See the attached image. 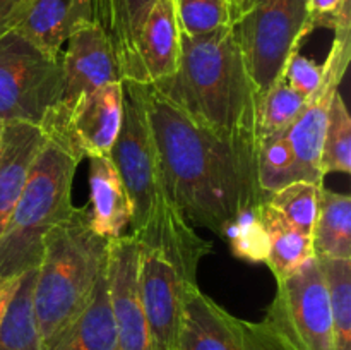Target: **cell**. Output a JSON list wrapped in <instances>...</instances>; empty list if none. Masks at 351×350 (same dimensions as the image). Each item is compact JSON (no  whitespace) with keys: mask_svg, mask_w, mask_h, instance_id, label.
<instances>
[{"mask_svg":"<svg viewBox=\"0 0 351 350\" xmlns=\"http://www.w3.org/2000/svg\"><path fill=\"white\" fill-rule=\"evenodd\" d=\"M167 191L191 225L221 237L243 209L267 199L257 177V144L195 126L151 84H143Z\"/></svg>","mask_w":351,"mask_h":350,"instance_id":"obj_1","label":"cell"},{"mask_svg":"<svg viewBox=\"0 0 351 350\" xmlns=\"http://www.w3.org/2000/svg\"><path fill=\"white\" fill-rule=\"evenodd\" d=\"M122 82L123 119L110 158L129 196L130 235L139 247L163 254L189 283L197 285L199 263L213 246L192 229L168 194L144 106L143 82Z\"/></svg>","mask_w":351,"mask_h":350,"instance_id":"obj_2","label":"cell"},{"mask_svg":"<svg viewBox=\"0 0 351 350\" xmlns=\"http://www.w3.org/2000/svg\"><path fill=\"white\" fill-rule=\"evenodd\" d=\"M151 86L195 126L216 136L256 143L261 96L245 67L233 26L201 36L182 34L178 69Z\"/></svg>","mask_w":351,"mask_h":350,"instance_id":"obj_3","label":"cell"},{"mask_svg":"<svg viewBox=\"0 0 351 350\" xmlns=\"http://www.w3.org/2000/svg\"><path fill=\"white\" fill-rule=\"evenodd\" d=\"M106 254L108 239L91 229L88 206H74L71 215L47 233L33 292L41 350L88 304L106 268Z\"/></svg>","mask_w":351,"mask_h":350,"instance_id":"obj_4","label":"cell"},{"mask_svg":"<svg viewBox=\"0 0 351 350\" xmlns=\"http://www.w3.org/2000/svg\"><path fill=\"white\" fill-rule=\"evenodd\" d=\"M81 160L48 139L0 233V277H21L38 266L43 240L74 209L72 184Z\"/></svg>","mask_w":351,"mask_h":350,"instance_id":"obj_5","label":"cell"},{"mask_svg":"<svg viewBox=\"0 0 351 350\" xmlns=\"http://www.w3.org/2000/svg\"><path fill=\"white\" fill-rule=\"evenodd\" d=\"M305 0H256L233 24L240 51L257 95L263 96L283 75L288 58L307 40Z\"/></svg>","mask_w":351,"mask_h":350,"instance_id":"obj_6","label":"cell"},{"mask_svg":"<svg viewBox=\"0 0 351 350\" xmlns=\"http://www.w3.org/2000/svg\"><path fill=\"white\" fill-rule=\"evenodd\" d=\"M62 64L17 30L0 36V124L41 126L60 100Z\"/></svg>","mask_w":351,"mask_h":350,"instance_id":"obj_7","label":"cell"},{"mask_svg":"<svg viewBox=\"0 0 351 350\" xmlns=\"http://www.w3.org/2000/svg\"><path fill=\"white\" fill-rule=\"evenodd\" d=\"M264 321L295 350H335L329 294L317 257L276 280V294Z\"/></svg>","mask_w":351,"mask_h":350,"instance_id":"obj_8","label":"cell"},{"mask_svg":"<svg viewBox=\"0 0 351 350\" xmlns=\"http://www.w3.org/2000/svg\"><path fill=\"white\" fill-rule=\"evenodd\" d=\"M123 119V82L115 81L81 96L67 112L45 117L48 139L82 158H110Z\"/></svg>","mask_w":351,"mask_h":350,"instance_id":"obj_9","label":"cell"},{"mask_svg":"<svg viewBox=\"0 0 351 350\" xmlns=\"http://www.w3.org/2000/svg\"><path fill=\"white\" fill-rule=\"evenodd\" d=\"M137 281L151 350H178L185 299L197 285L189 283L163 254L144 247H139Z\"/></svg>","mask_w":351,"mask_h":350,"instance_id":"obj_10","label":"cell"},{"mask_svg":"<svg viewBox=\"0 0 351 350\" xmlns=\"http://www.w3.org/2000/svg\"><path fill=\"white\" fill-rule=\"evenodd\" d=\"M139 244L130 233L108 239L106 280L117 331V350H151L137 281Z\"/></svg>","mask_w":351,"mask_h":350,"instance_id":"obj_11","label":"cell"},{"mask_svg":"<svg viewBox=\"0 0 351 350\" xmlns=\"http://www.w3.org/2000/svg\"><path fill=\"white\" fill-rule=\"evenodd\" d=\"M65 45L60 55V100L47 115L67 112L81 96L108 82L123 81L108 38L96 23L82 24Z\"/></svg>","mask_w":351,"mask_h":350,"instance_id":"obj_12","label":"cell"},{"mask_svg":"<svg viewBox=\"0 0 351 350\" xmlns=\"http://www.w3.org/2000/svg\"><path fill=\"white\" fill-rule=\"evenodd\" d=\"M86 23H95V0H29L14 30L60 58L69 36Z\"/></svg>","mask_w":351,"mask_h":350,"instance_id":"obj_13","label":"cell"},{"mask_svg":"<svg viewBox=\"0 0 351 350\" xmlns=\"http://www.w3.org/2000/svg\"><path fill=\"white\" fill-rule=\"evenodd\" d=\"M47 143L40 126L2 124L0 129V233L29 178L31 167Z\"/></svg>","mask_w":351,"mask_h":350,"instance_id":"obj_14","label":"cell"},{"mask_svg":"<svg viewBox=\"0 0 351 350\" xmlns=\"http://www.w3.org/2000/svg\"><path fill=\"white\" fill-rule=\"evenodd\" d=\"M178 350H243L239 318L194 287L185 299Z\"/></svg>","mask_w":351,"mask_h":350,"instance_id":"obj_15","label":"cell"},{"mask_svg":"<svg viewBox=\"0 0 351 350\" xmlns=\"http://www.w3.org/2000/svg\"><path fill=\"white\" fill-rule=\"evenodd\" d=\"M141 82L154 84L170 78L182 57V31L173 0H156L151 7L137 43Z\"/></svg>","mask_w":351,"mask_h":350,"instance_id":"obj_16","label":"cell"},{"mask_svg":"<svg viewBox=\"0 0 351 350\" xmlns=\"http://www.w3.org/2000/svg\"><path fill=\"white\" fill-rule=\"evenodd\" d=\"M156 0H95V23L106 34L123 81L141 82L137 43Z\"/></svg>","mask_w":351,"mask_h":350,"instance_id":"obj_17","label":"cell"},{"mask_svg":"<svg viewBox=\"0 0 351 350\" xmlns=\"http://www.w3.org/2000/svg\"><path fill=\"white\" fill-rule=\"evenodd\" d=\"M89 223L98 235L115 239L130 225V202L112 158H89Z\"/></svg>","mask_w":351,"mask_h":350,"instance_id":"obj_18","label":"cell"},{"mask_svg":"<svg viewBox=\"0 0 351 350\" xmlns=\"http://www.w3.org/2000/svg\"><path fill=\"white\" fill-rule=\"evenodd\" d=\"M47 350H117L106 268L84 309L62 329Z\"/></svg>","mask_w":351,"mask_h":350,"instance_id":"obj_19","label":"cell"},{"mask_svg":"<svg viewBox=\"0 0 351 350\" xmlns=\"http://www.w3.org/2000/svg\"><path fill=\"white\" fill-rule=\"evenodd\" d=\"M261 216L269 240L266 266L273 271L276 280L293 275L315 256L312 237L295 230L267 199L261 205Z\"/></svg>","mask_w":351,"mask_h":350,"instance_id":"obj_20","label":"cell"},{"mask_svg":"<svg viewBox=\"0 0 351 350\" xmlns=\"http://www.w3.org/2000/svg\"><path fill=\"white\" fill-rule=\"evenodd\" d=\"M312 244L315 256L351 259V198L348 194H339L322 185Z\"/></svg>","mask_w":351,"mask_h":350,"instance_id":"obj_21","label":"cell"},{"mask_svg":"<svg viewBox=\"0 0 351 350\" xmlns=\"http://www.w3.org/2000/svg\"><path fill=\"white\" fill-rule=\"evenodd\" d=\"M36 268L17 280L0 321V350H41V336L34 314L33 292Z\"/></svg>","mask_w":351,"mask_h":350,"instance_id":"obj_22","label":"cell"},{"mask_svg":"<svg viewBox=\"0 0 351 350\" xmlns=\"http://www.w3.org/2000/svg\"><path fill=\"white\" fill-rule=\"evenodd\" d=\"M307 98L291 89L283 78L274 82L259 100L256 117V143H261L287 132L300 117Z\"/></svg>","mask_w":351,"mask_h":350,"instance_id":"obj_23","label":"cell"},{"mask_svg":"<svg viewBox=\"0 0 351 350\" xmlns=\"http://www.w3.org/2000/svg\"><path fill=\"white\" fill-rule=\"evenodd\" d=\"M315 257L328 287L335 350H351V259Z\"/></svg>","mask_w":351,"mask_h":350,"instance_id":"obj_24","label":"cell"},{"mask_svg":"<svg viewBox=\"0 0 351 350\" xmlns=\"http://www.w3.org/2000/svg\"><path fill=\"white\" fill-rule=\"evenodd\" d=\"M319 167L322 177L335 172L345 175L351 172V117L339 89L329 105Z\"/></svg>","mask_w":351,"mask_h":350,"instance_id":"obj_25","label":"cell"},{"mask_svg":"<svg viewBox=\"0 0 351 350\" xmlns=\"http://www.w3.org/2000/svg\"><path fill=\"white\" fill-rule=\"evenodd\" d=\"M324 184L298 180L267 194V202L298 232L312 237Z\"/></svg>","mask_w":351,"mask_h":350,"instance_id":"obj_26","label":"cell"},{"mask_svg":"<svg viewBox=\"0 0 351 350\" xmlns=\"http://www.w3.org/2000/svg\"><path fill=\"white\" fill-rule=\"evenodd\" d=\"M261 205L239 213L223 230L221 239L228 244L232 254L239 259L266 264L269 240L261 216Z\"/></svg>","mask_w":351,"mask_h":350,"instance_id":"obj_27","label":"cell"},{"mask_svg":"<svg viewBox=\"0 0 351 350\" xmlns=\"http://www.w3.org/2000/svg\"><path fill=\"white\" fill-rule=\"evenodd\" d=\"M178 26L184 36H201L233 26L228 0H173Z\"/></svg>","mask_w":351,"mask_h":350,"instance_id":"obj_28","label":"cell"},{"mask_svg":"<svg viewBox=\"0 0 351 350\" xmlns=\"http://www.w3.org/2000/svg\"><path fill=\"white\" fill-rule=\"evenodd\" d=\"M281 78L287 81V84L302 96L308 98L319 89L322 82V65L311 58L304 57L300 51L291 55L287 62L283 75Z\"/></svg>","mask_w":351,"mask_h":350,"instance_id":"obj_29","label":"cell"},{"mask_svg":"<svg viewBox=\"0 0 351 350\" xmlns=\"http://www.w3.org/2000/svg\"><path fill=\"white\" fill-rule=\"evenodd\" d=\"M239 329L243 350H295L273 326L266 321H247L239 318Z\"/></svg>","mask_w":351,"mask_h":350,"instance_id":"obj_30","label":"cell"},{"mask_svg":"<svg viewBox=\"0 0 351 350\" xmlns=\"http://www.w3.org/2000/svg\"><path fill=\"white\" fill-rule=\"evenodd\" d=\"M307 5V24L305 33H314L319 27L335 30L343 14L350 10V0H305Z\"/></svg>","mask_w":351,"mask_h":350,"instance_id":"obj_31","label":"cell"},{"mask_svg":"<svg viewBox=\"0 0 351 350\" xmlns=\"http://www.w3.org/2000/svg\"><path fill=\"white\" fill-rule=\"evenodd\" d=\"M29 0H0V36L19 24Z\"/></svg>","mask_w":351,"mask_h":350,"instance_id":"obj_32","label":"cell"},{"mask_svg":"<svg viewBox=\"0 0 351 350\" xmlns=\"http://www.w3.org/2000/svg\"><path fill=\"white\" fill-rule=\"evenodd\" d=\"M17 280H19V277H10V278L0 277V321H2L3 311H5L7 302H9L14 288H16Z\"/></svg>","mask_w":351,"mask_h":350,"instance_id":"obj_33","label":"cell"},{"mask_svg":"<svg viewBox=\"0 0 351 350\" xmlns=\"http://www.w3.org/2000/svg\"><path fill=\"white\" fill-rule=\"evenodd\" d=\"M230 7H232V17H233V24L239 23L250 9H252L254 2L256 0H228Z\"/></svg>","mask_w":351,"mask_h":350,"instance_id":"obj_34","label":"cell"},{"mask_svg":"<svg viewBox=\"0 0 351 350\" xmlns=\"http://www.w3.org/2000/svg\"><path fill=\"white\" fill-rule=\"evenodd\" d=\"M0 129H2V124H0Z\"/></svg>","mask_w":351,"mask_h":350,"instance_id":"obj_35","label":"cell"}]
</instances>
